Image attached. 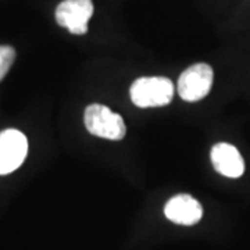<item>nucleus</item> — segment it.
Returning <instances> with one entry per match:
<instances>
[{"instance_id":"obj_5","label":"nucleus","mask_w":250,"mask_h":250,"mask_svg":"<svg viewBox=\"0 0 250 250\" xmlns=\"http://www.w3.org/2000/svg\"><path fill=\"white\" fill-rule=\"evenodd\" d=\"M28 153L25 135L17 129H6L0 132V175L16 171L24 163Z\"/></svg>"},{"instance_id":"obj_6","label":"nucleus","mask_w":250,"mask_h":250,"mask_svg":"<svg viewBox=\"0 0 250 250\" xmlns=\"http://www.w3.org/2000/svg\"><path fill=\"white\" fill-rule=\"evenodd\" d=\"M164 214L170 221L179 225H195L202 220L203 207L195 197L177 195L167 202Z\"/></svg>"},{"instance_id":"obj_1","label":"nucleus","mask_w":250,"mask_h":250,"mask_svg":"<svg viewBox=\"0 0 250 250\" xmlns=\"http://www.w3.org/2000/svg\"><path fill=\"white\" fill-rule=\"evenodd\" d=\"M129 95L141 108L167 106L174 98V83L166 77H143L131 85Z\"/></svg>"},{"instance_id":"obj_4","label":"nucleus","mask_w":250,"mask_h":250,"mask_svg":"<svg viewBox=\"0 0 250 250\" xmlns=\"http://www.w3.org/2000/svg\"><path fill=\"white\" fill-rule=\"evenodd\" d=\"M92 14V0H64L56 9V21L74 35H85Z\"/></svg>"},{"instance_id":"obj_3","label":"nucleus","mask_w":250,"mask_h":250,"mask_svg":"<svg viewBox=\"0 0 250 250\" xmlns=\"http://www.w3.org/2000/svg\"><path fill=\"white\" fill-rule=\"evenodd\" d=\"M213 80L214 72L208 64H193L179 77L177 85L179 96L185 102H199L208 95L213 86Z\"/></svg>"},{"instance_id":"obj_2","label":"nucleus","mask_w":250,"mask_h":250,"mask_svg":"<svg viewBox=\"0 0 250 250\" xmlns=\"http://www.w3.org/2000/svg\"><path fill=\"white\" fill-rule=\"evenodd\" d=\"M83 123L89 134L108 141H121L126 134L123 117L103 104H90L85 108Z\"/></svg>"},{"instance_id":"obj_7","label":"nucleus","mask_w":250,"mask_h":250,"mask_svg":"<svg viewBox=\"0 0 250 250\" xmlns=\"http://www.w3.org/2000/svg\"><path fill=\"white\" fill-rule=\"evenodd\" d=\"M211 163L217 172L228 178H239L245 172V161L239 150L229 143H217L211 149Z\"/></svg>"},{"instance_id":"obj_8","label":"nucleus","mask_w":250,"mask_h":250,"mask_svg":"<svg viewBox=\"0 0 250 250\" xmlns=\"http://www.w3.org/2000/svg\"><path fill=\"white\" fill-rule=\"evenodd\" d=\"M16 59V50L11 46H0V81L6 77Z\"/></svg>"}]
</instances>
